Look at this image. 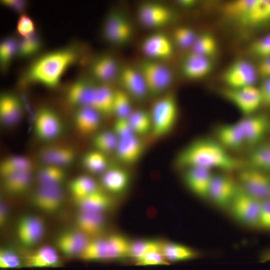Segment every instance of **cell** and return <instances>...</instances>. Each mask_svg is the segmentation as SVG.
Wrapping results in <instances>:
<instances>
[{
  "label": "cell",
  "mask_w": 270,
  "mask_h": 270,
  "mask_svg": "<svg viewBox=\"0 0 270 270\" xmlns=\"http://www.w3.org/2000/svg\"><path fill=\"white\" fill-rule=\"evenodd\" d=\"M75 202L80 211L102 214L110 210L113 204L110 196L100 189Z\"/></svg>",
  "instance_id": "31"
},
{
  "label": "cell",
  "mask_w": 270,
  "mask_h": 270,
  "mask_svg": "<svg viewBox=\"0 0 270 270\" xmlns=\"http://www.w3.org/2000/svg\"><path fill=\"white\" fill-rule=\"evenodd\" d=\"M44 224L42 219L35 216H26L18 221L16 227L18 238L24 246L30 248L36 245L42 238Z\"/></svg>",
  "instance_id": "16"
},
{
  "label": "cell",
  "mask_w": 270,
  "mask_h": 270,
  "mask_svg": "<svg viewBox=\"0 0 270 270\" xmlns=\"http://www.w3.org/2000/svg\"><path fill=\"white\" fill-rule=\"evenodd\" d=\"M100 115L99 112L91 107H79L74 118L76 129L84 135L94 134L100 124Z\"/></svg>",
  "instance_id": "28"
},
{
  "label": "cell",
  "mask_w": 270,
  "mask_h": 270,
  "mask_svg": "<svg viewBox=\"0 0 270 270\" xmlns=\"http://www.w3.org/2000/svg\"><path fill=\"white\" fill-rule=\"evenodd\" d=\"M168 263L160 252H150L136 261V264L142 266L166 264Z\"/></svg>",
  "instance_id": "55"
},
{
  "label": "cell",
  "mask_w": 270,
  "mask_h": 270,
  "mask_svg": "<svg viewBox=\"0 0 270 270\" xmlns=\"http://www.w3.org/2000/svg\"><path fill=\"white\" fill-rule=\"evenodd\" d=\"M270 21V0H255L246 14L238 22L244 27H254Z\"/></svg>",
  "instance_id": "30"
},
{
  "label": "cell",
  "mask_w": 270,
  "mask_h": 270,
  "mask_svg": "<svg viewBox=\"0 0 270 270\" xmlns=\"http://www.w3.org/2000/svg\"><path fill=\"white\" fill-rule=\"evenodd\" d=\"M239 186L237 181L224 174L213 175L209 188L208 200L221 210H228Z\"/></svg>",
  "instance_id": "9"
},
{
  "label": "cell",
  "mask_w": 270,
  "mask_h": 270,
  "mask_svg": "<svg viewBox=\"0 0 270 270\" xmlns=\"http://www.w3.org/2000/svg\"><path fill=\"white\" fill-rule=\"evenodd\" d=\"M257 68L250 62L238 60L232 62L224 72V82L232 88L254 86L258 76Z\"/></svg>",
  "instance_id": "11"
},
{
  "label": "cell",
  "mask_w": 270,
  "mask_h": 270,
  "mask_svg": "<svg viewBox=\"0 0 270 270\" xmlns=\"http://www.w3.org/2000/svg\"><path fill=\"white\" fill-rule=\"evenodd\" d=\"M220 94L233 104L244 116L254 114L262 104L259 88L254 86L238 88H226L221 90Z\"/></svg>",
  "instance_id": "8"
},
{
  "label": "cell",
  "mask_w": 270,
  "mask_h": 270,
  "mask_svg": "<svg viewBox=\"0 0 270 270\" xmlns=\"http://www.w3.org/2000/svg\"><path fill=\"white\" fill-rule=\"evenodd\" d=\"M62 120L54 110L42 108L36 113L34 122V130L40 140L49 142L58 138L63 132Z\"/></svg>",
  "instance_id": "10"
},
{
  "label": "cell",
  "mask_w": 270,
  "mask_h": 270,
  "mask_svg": "<svg viewBox=\"0 0 270 270\" xmlns=\"http://www.w3.org/2000/svg\"><path fill=\"white\" fill-rule=\"evenodd\" d=\"M90 238L78 229L68 230L58 236L56 239V244L66 256H80L90 242Z\"/></svg>",
  "instance_id": "23"
},
{
  "label": "cell",
  "mask_w": 270,
  "mask_h": 270,
  "mask_svg": "<svg viewBox=\"0 0 270 270\" xmlns=\"http://www.w3.org/2000/svg\"><path fill=\"white\" fill-rule=\"evenodd\" d=\"M68 189L74 201L100 190L96 180L87 175L80 176L72 180L68 184Z\"/></svg>",
  "instance_id": "38"
},
{
  "label": "cell",
  "mask_w": 270,
  "mask_h": 270,
  "mask_svg": "<svg viewBox=\"0 0 270 270\" xmlns=\"http://www.w3.org/2000/svg\"><path fill=\"white\" fill-rule=\"evenodd\" d=\"M138 70L144 78L148 93L153 96L163 94L172 84L173 75L171 70L158 60L143 61Z\"/></svg>",
  "instance_id": "6"
},
{
  "label": "cell",
  "mask_w": 270,
  "mask_h": 270,
  "mask_svg": "<svg viewBox=\"0 0 270 270\" xmlns=\"http://www.w3.org/2000/svg\"><path fill=\"white\" fill-rule=\"evenodd\" d=\"M114 91L106 85L96 86L91 108L101 114L109 116L113 113Z\"/></svg>",
  "instance_id": "35"
},
{
  "label": "cell",
  "mask_w": 270,
  "mask_h": 270,
  "mask_svg": "<svg viewBox=\"0 0 270 270\" xmlns=\"http://www.w3.org/2000/svg\"><path fill=\"white\" fill-rule=\"evenodd\" d=\"M128 120L135 134L143 136L150 134L152 124L150 112L140 109L132 110Z\"/></svg>",
  "instance_id": "42"
},
{
  "label": "cell",
  "mask_w": 270,
  "mask_h": 270,
  "mask_svg": "<svg viewBox=\"0 0 270 270\" xmlns=\"http://www.w3.org/2000/svg\"><path fill=\"white\" fill-rule=\"evenodd\" d=\"M150 113L152 138H160L168 134L174 128L178 118V106L174 94L168 92L158 98L153 103Z\"/></svg>",
  "instance_id": "4"
},
{
  "label": "cell",
  "mask_w": 270,
  "mask_h": 270,
  "mask_svg": "<svg viewBox=\"0 0 270 270\" xmlns=\"http://www.w3.org/2000/svg\"><path fill=\"white\" fill-rule=\"evenodd\" d=\"M259 90L262 104L270 106V78L264 79L259 88Z\"/></svg>",
  "instance_id": "57"
},
{
  "label": "cell",
  "mask_w": 270,
  "mask_h": 270,
  "mask_svg": "<svg viewBox=\"0 0 270 270\" xmlns=\"http://www.w3.org/2000/svg\"><path fill=\"white\" fill-rule=\"evenodd\" d=\"M96 85L86 80L75 82L67 94L68 102L74 106L91 107Z\"/></svg>",
  "instance_id": "29"
},
{
  "label": "cell",
  "mask_w": 270,
  "mask_h": 270,
  "mask_svg": "<svg viewBox=\"0 0 270 270\" xmlns=\"http://www.w3.org/2000/svg\"><path fill=\"white\" fill-rule=\"evenodd\" d=\"M132 111L130 96L123 90L114 91L113 113L117 118H128Z\"/></svg>",
  "instance_id": "47"
},
{
  "label": "cell",
  "mask_w": 270,
  "mask_h": 270,
  "mask_svg": "<svg viewBox=\"0 0 270 270\" xmlns=\"http://www.w3.org/2000/svg\"><path fill=\"white\" fill-rule=\"evenodd\" d=\"M261 261L265 262L270 260V250L265 252L261 257Z\"/></svg>",
  "instance_id": "62"
},
{
  "label": "cell",
  "mask_w": 270,
  "mask_h": 270,
  "mask_svg": "<svg viewBox=\"0 0 270 270\" xmlns=\"http://www.w3.org/2000/svg\"><path fill=\"white\" fill-rule=\"evenodd\" d=\"M257 70L258 74L264 79L270 78V56L262 59Z\"/></svg>",
  "instance_id": "58"
},
{
  "label": "cell",
  "mask_w": 270,
  "mask_h": 270,
  "mask_svg": "<svg viewBox=\"0 0 270 270\" xmlns=\"http://www.w3.org/2000/svg\"><path fill=\"white\" fill-rule=\"evenodd\" d=\"M131 241L120 234L90 240L80 255L89 261L114 260L128 256Z\"/></svg>",
  "instance_id": "3"
},
{
  "label": "cell",
  "mask_w": 270,
  "mask_h": 270,
  "mask_svg": "<svg viewBox=\"0 0 270 270\" xmlns=\"http://www.w3.org/2000/svg\"><path fill=\"white\" fill-rule=\"evenodd\" d=\"M255 0H236L228 2L224 6V14L228 17L238 22L247 12Z\"/></svg>",
  "instance_id": "46"
},
{
  "label": "cell",
  "mask_w": 270,
  "mask_h": 270,
  "mask_svg": "<svg viewBox=\"0 0 270 270\" xmlns=\"http://www.w3.org/2000/svg\"><path fill=\"white\" fill-rule=\"evenodd\" d=\"M161 253L168 262L192 260L200 256L198 252L192 248L172 242H162Z\"/></svg>",
  "instance_id": "33"
},
{
  "label": "cell",
  "mask_w": 270,
  "mask_h": 270,
  "mask_svg": "<svg viewBox=\"0 0 270 270\" xmlns=\"http://www.w3.org/2000/svg\"><path fill=\"white\" fill-rule=\"evenodd\" d=\"M258 227L270 232V198L262 202Z\"/></svg>",
  "instance_id": "56"
},
{
  "label": "cell",
  "mask_w": 270,
  "mask_h": 270,
  "mask_svg": "<svg viewBox=\"0 0 270 270\" xmlns=\"http://www.w3.org/2000/svg\"><path fill=\"white\" fill-rule=\"evenodd\" d=\"M144 150V142L134 134L120 138L115 152L120 162L131 165L138 162Z\"/></svg>",
  "instance_id": "22"
},
{
  "label": "cell",
  "mask_w": 270,
  "mask_h": 270,
  "mask_svg": "<svg viewBox=\"0 0 270 270\" xmlns=\"http://www.w3.org/2000/svg\"><path fill=\"white\" fill-rule=\"evenodd\" d=\"M66 177L64 168L48 164H42L36 173L38 186H61Z\"/></svg>",
  "instance_id": "40"
},
{
  "label": "cell",
  "mask_w": 270,
  "mask_h": 270,
  "mask_svg": "<svg viewBox=\"0 0 270 270\" xmlns=\"http://www.w3.org/2000/svg\"><path fill=\"white\" fill-rule=\"evenodd\" d=\"M237 182L243 191L261 201L270 198V176L266 172L249 166L240 168Z\"/></svg>",
  "instance_id": "7"
},
{
  "label": "cell",
  "mask_w": 270,
  "mask_h": 270,
  "mask_svg": "<svg viewBox=\"0 0 270 270\" xmlns=\"http://www.w3.org/2000/svg\"><path fill=\"white\" fill-rule=\"evenodd\" d=\"M262 202L239 187L228 210L240 224L250 228H258Z\"/></svg>",
  "instance_id": "5"
},
{
  "label": "cell",
  "mask_w": 270,
  "mask_h": 270,
  "mask_svg": "<svg viewBox=\"0 0 270 270\" xmlns=\"http://www.w3.org/2000/svg\"><path fill=\"white\" fill-rule=\"evenodd\" d=\"M18 33L26 38L35 32V26L32 20L26 14H22L18 21L16 25Z\"/></svg>",
  "instance_id": "53"
},
{
  "label": "cell",
  "mask_w": 270,
  "mask_h": 270,
  "mask_svg": "<svg viewBox=\"0 0 270 270\" xmlns=\"http://www.w3.org/2000/svg\"></svg>",
  "instance_id": "63"
},
{
  "label": "cell",
  "mask_w": 270,
  "mask_h": 270,
  "mask_svg": "<svg viewBox=\"0 0 270 270\" xmlns=\"http://www.w3.org/2000/svg\"><path fill=\"white\" fill-rule=\"evenodd\" d=\"M33 162L25 156L14 155L3 160L0 165V173L2 178L8 176L26 172H32Z\"/></svg>",
  "instance_id": "36"
},
{
  "label": "cell",
  "mask_w": 270,
  "mask_h": 270,
  "mask_svg": "<svg viewBox=\"0 0 270 270\" xmlns=\"http://www.w3.org/2000/svg\"><path fill=\"white\" fill-rule=\"evenodd\" d=\"M212 170L200 167L184 169V182L194 196L200 198L208 200L209 188L213 176Z\"/></svg>",
  "instance_id": "15"
},
{
  "label": "cell",
  "mask_w": 270,
  "mask_h": 270,
  "mask_svg": "<svg viewBox=\"0 0 270 270\" xmlns=\"http://www.w3.org/2000/svg\"><path fill=\"white\" fill-rule=\"evenodd\" d=\"M100 184L108 192L113 194H121L126 191L130 184V176L126 169L112 166L101 175Z\"/></svg>",
  "instance_id": "21"
},
{
  "label": "cell",
  "mask_w": 270,
  "mask_h": 270,
  "mask_svg": "<svg viewBox=\"0 0 270 270\" xmlns=\"http://www.w3.org/2000/svg\"><path fill=\"white\" fill-rule=\"evenodd\" d=\"M176 164L184 169L200 167L225 171L240 169L242 165L216 139L208 138H196L188 144L177 155Z\"/></svg>",
  "instance_id": "1"
},
{
  "label": "cell",
  "mask_w": 270,
  "mask_h": 270,
  "mask_svg": "<svg viewBox=\"0 0 270 270\" xmlns=\"http://www.w3.org/2000/svg\"><path fill=\"white\" fill-rule=\"evenodd\" d=\"M60 264L56 251L50 246H42L26 258V264L30 268L53 267Z\"/></svg>",
  "instance_id": "32"
},
{
  "label": "cell",
  "mask_w": 270,
  "mask_h": 270,
  "mask_svg": "<svg viewBox=\"0 0 270 270\" xmlns=\"http://www.w3.org/2000/svg\"><path fill=\"white\" fill-rule=\"evenodd\" d=\"M210 58L190 52L184 58L182 64L183 74L190 80H198L208 76L212 71Z\"/></svg>",
  "instance_id": "24"
},
{
  "label": "cell",
  "mask_w": 270,
  "mask_h": 270,
  "mask_svg": "<svg viewBox=\"0 0 270 270\" xmlns=\"http://www.w3.org/2000/svg\"><path fill=\"white\" fill-rule=\"evenodd\" d=\"M250 50L253 54L262 59L270 56V34L254 42Z\"/></svg>",
  "instance_id": "52"
},
{
  "label": "cell",
  "mask_w": 270,
  "mask_h": 270,
  "mask_svg": "<svg viewBox=\"0 0 270 270\" xmlns=\"http://www.w3.org/2000/svg\"><path fill=\"white\" fill-rule=\"evenodd\" d=\"M112 131L119 139L134 134L128 118H117L114 123Z\"/></svg>",
  "instance_id": "54"
},
{
  "label": "cell",
  "mask_w": 270,
  "mask_h": 270,
  "mask_svg": "<svg viewBox=\"0 0 270 270\" xmlns=\"http://www.w3.org/2000/svg\"><path fill=\"white\" fill-rule=\"evenodd\" d=\"M178 2L180 4V6L184 7H190L194 6L196 3L194 0H179Z\"/></svg>",
  "instance_id": "61"
},
{
  "label": "cell",
  "mask_w": 270,
  "mask_h": 270,
  "mask_svg": "<svg viewBox=\"0 0 270 270\" xmlns=\"http://www.w3.org/2000/svg\"><path fill=\"white\" fill-rule=\"evenodd\" d=\"M76 224L78 230L90 238H98L105 229L106 220L104 214L79 210Z\"/></svg>",
  "instance_id": "25"
},
{
  "label": "cell",
  "mask_w": 270,
  "mask_h": 270,
  "mask_svg": "<svg viewBox=\"0 0 270 270\" xmlns=\"http://www.w3.org/2000/svg\"><path fill=\"white\" fill-rule=\"evenodd\" d=\"M138 16L144 26L156 28L168 23L172 19V14L166 6L155 3H146L139 8Z\"/></svg>",
  "instance_id": "20"
},
{
  "label": "cell",
  "mask_w": 270,
  "mask_h": 270,
  "mask_svg": "<svg viewBox=\"0 0 270 270\" xmlns=\"http://www.w3.org/2000/svg\"><path fill=\"white\" fill-rule=\"evenodd\" d=\"M23 106L18 97L10 93L2 94L0 98V120L6 126L18 122L22 117Z\"/></svg>",
  "instance_id": "27"
},
{
  "label": "cell",
  "mask_w": 270,
  "mask_h": 270,
  "mask_svg": "<svg viewBox=\"0 0 270 270\" xmlns=\"http://www.w3.org/2000/svg\"><path fill=\"white\" fill-rule=\"evenodd\" d=\"M32 179V172L18 173L2 178L4 190L11 194H20L30 188Z\"/></svg>",
  "instance_id": "39"
},
{
  "label": "cell",
  "mask_w": 270,
  "mask_h": 270,
  "mask_svg": "<svg viewBox=\"0 0 270 270\" xmlns=\"http://www.w3.org/2000/svg\"><path fill=\"white\" fill-rule=\"evenodd\" d=\"M31 200L34 206L46 213L57 212L64 201L61 186H38L33 192Z\"/></svg>",
  "instance_id": "13"
},
{
  "label": "cell",
  "mask_w": 270,
  "mask_h": 270,
  "mask_svg": "<svg viewBox=\"0 0 270 270\" xmlns=\"http://www.w3.org/2000/svg\"><path fill=\"white\" fill-rule=\"evenodd\" d=\"M92 72L95 78L103 82L112 81L118 74L116 62L110 56H103L92 64Z\"/></svg>",
  "instance_id": "34"
},
{
  "label": "cell",
  "mask_w": 270,
  "mask_h": 270,
  "mask_svg": "<svg viewBox=\"0 0 270 270\" xmlns=\"http://www.w3.org/2000/svg\"><path fill=\"white\" fill-rule=\"evenodd\" d=\"M216 140L228 151L239 150L246 146L238 122L219 126L216 130Z\"/></svg>",
  "instance_id": "26"
},
{
  "label": "cell",
  "mask_w": 270,
  "mask_h": 270,
  "mask_svg": "<svg viewBox=\"0 0 270 270\" xmlns=\"http://www.w3.org/2000/svg\"><path fill=\"white\" fill-rule=\"evenodd\" d=\"M42 42L38 35L34 34L24 38L18 44V55L21 58H28L37 54L40 50Z\"/></svg>",
  "instance_id": "48"
},
{
  "label": "cell",
  "mask_w": 270,
  "mask_h": 270,
  "mask_svg": "<svg viewBox=\"0 0 270 270\" xmlns=\"http://www.w3.org/2000/svg\"><path fill=\"white\" fill-rule=\"evenodd\" d=\"M82 164L86 170L94 174H102L108 168L106 154L96 150L88 152L83 156Z\"/></svg>",
  "instance_id": "43"
},
{
  "label": "cell",
  "mask_w": 270,
  "mask_h": 270,
  "mask_svg": "<svg viewBox=\"0 0 270 270\" xmlns=\"http://www.w3.org/2000/svg\"><path fill=\"white\" fill-rule=\"evenodd\" d=\"M8 217V210L6 206L2 202L0 206V224L3 226L6 222Z\"/></svg>",
  "instance_id": "60"
},
{
  "label": "cell",
  "mask_w": 270,
  "mask_h": 270,
  "mask_svg": "<svg viewBox=\"0 0 270 270\" xmlns=\"http://www.w3.org/2000/svg\"><path fill=\"white\" fill-rule=\"evenodd\" d=\"M217 46L216 38L211 34L204 33L197 36L191 52L210 58L216 54Z\"/></svg>",
  "instance_id": "45"
},
{
  "label": "cell",
  "mask_w": 270,
  "mask_h": 270,
  "mask_svg": "<svg viewBox=\"0 0 270 270\" xmlns=\"http://www.w3.org/2000/svg\"><path fill=\"white\" fill-rule=\"evenodd\" d=\"M162 242L154 239H138L131 241L128 256L136 262L150 252H161Z\"/></svg>",
  "instance_id": "41"
},
{
  "label": "cell",
  "mask_w": 270,
  "mask_h": 270,
  "mask_svg": "<svg viewBox=\"0 0 270 270\" xmlns=\"http://www.w3.org/2000/svg\"><path fill=\"white\" fill-rule=\"evenodd\" d=\"M38 157L42 164L64 168L74 162L76 153L74 148L68 146L50 145L42 148L39 151Z\"/></svg>",
  "instance_id": "19"
},
{
  "label": "cell",
  "mask_w": 270,
  "mask_h": 270,
  "mask_svg": "<svg viewBox=\"0 0 270 270\" xmlns=\"http://www.w3.org/2000/svg\"><path fill=\"white\" fill-rule=\"evenodd\" d=\"M103 34L108 42L120 44L130 40L132 34V28L130 22L122 14L112 12L106 18Z\"/></svg>",
  "instance_id": "14"
},
{
  "label": "cell",
  "mask_w": 270,
  "mask_h": 270,
  "mask_svg": "<svg viewBox=\"0 0 270 270\" xmlns=\"http://www.w3.org/2000/svg\"><path fill=\"white\" fill-rule=\"evenodd\" d=\"M242 132L246 146L259 144L270 129V120L264 114H253L237 121Z\"/></svg>",
  "instance_id": "12"
},
{
  "label": "cell",
  "mask_w": 270,
  "mask_h": 270,
  "mask_svg": "<svg viewBox=\"0 0 270 270\" xmlns=\"http://www.w3.org/2000/svg\"><path fill=\"white\" fill-rule=\"evenodd\" d=\"M142 52L152 60H158L170 58L174 48L170 39L162 33H154L147 36L142 42Z\"/></svg>",
  "instance_id": "18"
},
{
  "label": "cell",
  "mask_w": 270,
  "mask_h": 270,
  "mask_svg": "<svg viewBox=\"0 0 270 270\" xmlns=\"http://www.w3.org/2000/svg\"><path fill=\"white\" fill-rule=\"evenodd\" d=\"M22 264L18 255L12 250L3 248L0 251V268L2 269L20 268Z\"/></svg>",
  "instance_id": "51"
},
{
  "label": "cell",
  "mask_w": 270,
  "mask_h": 270,
  "mask_svg": "<svg viewBox=\"0 0 270 270\" xmlns=\"http://www.w3.org/2000/svg\"><path fill=\"white\" fill-rule=\"evenodd\" d=\"M249 167L270 172V144H259L254 146L246 158Z\"/></svg>",
  "instance_id": "37"
},
{
  "label": "cell",
  "mask_w": 270,
  "mask_h": 270,
  "mask_svg": "<svg viewBox=\"0 0 270 270\" xmlns=\"http://www.w3.org/2000/svg\"><path fill=\"white\" fill-rule=\"evenodd\" d=\"M2 3L18 12H22L26 6V2L22 0H2Z\"/></svg>",
  "instance_id": "59"
},
{
  "label": "cell",
  "mask_w": 270,
  "mask_h": 270,
  "mask_svg": "<svg viewBox=\"0 0 270 270\" xmlns=\"http://www.w3.org/2000/svg\"><path fill=\"white\" fill-rule=\"evenodd\" d=\"M78 50L68 47L46 54L37 60L26 72L24 82L56 87L66 70L78 58Z\"/></svg>",
  "instance_id": "2"
},
{
  "label": "cell",
  "mask_w": 270,
  "mask_h": 270,
  "mask_svg": "<svg viewBox=\"0 0 270 270\" xmlns=\"http://www.w3.org/2000/svg\"><path fill=\"white\" fill-rule=\"evenodd\" d=\"M197 36L193 30L187 26L178 27L173 34L176 45L184 50L192 48Z\"/></svg>",
  "instance_id": "49"
},
{
  "label": "cell",
  "mask_w": 270,
  "mask_h": 270,
  "mask_svg": "<svg viewBox=\"0 0 270 270\" xmlns=\"http://www.w3.org/2000/svg\"><path fill=\"white\" fill-rule=\"evenodd\" d=\"M118 140V138L112 130H106L96 133L92 144L96 150L106 154L115 152Z\"/></svg>",
  "instance_id": "44"
},
{
  "label": "cell",
  "mask_w": 270,
  "mask_h": 270,
  "mask_svg": "<svg viewBox=\"0 0 270 270\" xmlns=\"http://www.w3.org/2000/svg\"><path fill=\"white\" fill-rule=\"evenodd\" d=\"M118 75L123 90L130 97L138 100H142L149 94L144 78L138 69L124 67Z\"/></svg>",
  "instance_id": "17"
},
{
  "label": "cell",
  "mask_w": 270,
  "mask_h": 270,
  "mask_svg": "<svg viewBox=\"0 0 270 270\" xmlns=\"http://www.w3.org/2000/svg\"><path fill=\"white\" fill-rule=\"evenodd\" d=\"M18 44L14 37L4 40L0 46V62L2 68H6L16 54L18 53Z\"/></svg>",
  "instance_id": "50"
}]
</instances>
